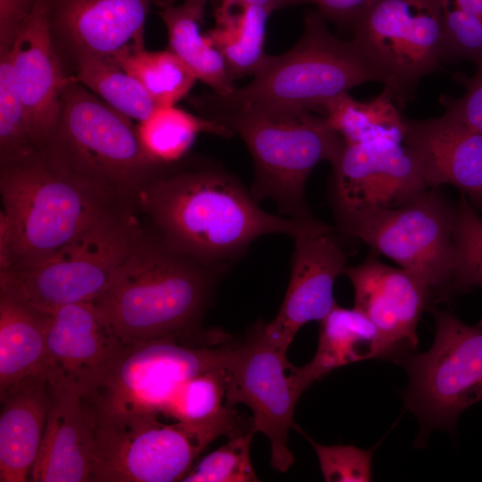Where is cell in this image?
<instances>
[{
	"instance_id": "cell-1",
	"label": "cell",
	"mask_w": 482,
	"mask_h": 482,
	"mask_svg": "<svg viewBox=\"0 0 482 482\" xmlns=\"http://www.w3.org/2000/svg\"><path fill=\"white\" fill-rule=\"evenodd\" d=\"M133 209L167 246L222 275L258 237L295 238L317 219L299 222L264 211L237 176L199 157L167 166L139 190Z\"/></svg>"
},
{
	"instance_id": "cell-2",
	"label": "cell",
	"mask_w": 482,
	"mask_h": 482,
	"mask_svg": "<svg viewBox=\"0 0 482 482\" xmlns=\"http://www.w3.org/2000/svg\"><path fill=\"white\" fill-rule=\"evenodd\" d=\"M0 270L40 262L129 210L46 145L0 157Z\"/></svg>"
},
{
	"instance_id": "cell-3",
	"label": "cell",
	"mask_w": 482,
	"mask_h": 482,
	"mask_svg": "<svg viewBox=\"0 0 482 482\" xmlns=\"http://www.w3.org/2000/svg\"><path fill=\"white\" fill-rule=\"evenodd\" d=\"M224 275L143 233L107 289L92 302L124 345L199 335Z\"/></svg>"
},
{
	"instance_id": "cell-4",
	"label": "cell",
	"mask_w": 482,
	"mask_h": 482,
	"mask_svg": "<svg viewBox=\"0 0 482 482\" xmlns=\"http://www.w3.org/2000/svg\"><path fill=\"white\" fill-rule=\"evenodd\" d=\"M189 101L200 116L243 139L253 162L250 191L259 203L271 200L278 214L299 222L315 219L306 200L307 179L318 163L331 162L343 145L324 116L287 105H229L209 91Z\"/></svg>"
},
{
	"instance_id": "cell-5",
	"label": "cell",
	"mask_w": 482,
	"mask_h": 482,
	"mask_svg": "<svg viewBox=\"0 0 482 482\" xmlns=\"http://www.w3.org/2000/svg\"><path fill=\"white\" fill-rule=\"evenodd\" d=\"M87 403L95 423L91 482L182 481L212 441L252 427L226 405L211 420L185 423L162 421L159 411L105 410Z\"/></svg>"
},
{
	"instance_id": "cell-6",
	"label": "cell",
	"mask_w": 482,
	"mask_h": 482,
	"mask_svg": "<svg viewBox=\"0 0 482 482\" xmlns=\"http://www.w3.org/2000/svg\"><path fill=\"white\" fill-rule=\"evenodd\" d=\"M43 145L130 211L139 190L170 165L149 154L130 118L72 76L61 94L57 120Z\"/></svg>"
},
{
	"instance_id": "cell-7",
	"label": "cell",
	"mask_w": 482,
	"mask_h": 482,
	"mask_svg": "<svg viewBox=\"0 0 482 482\" xmlns=\"http://www.w3.org/2000/svg\"><path fill=\"white\" fill-rule=\"evenodd\" d=\"M247 85L226 95L209 91L225 104H278L322 114L324 105L355 86L383 84L377 68L353 39L336 37L320 12L304 17V30L287 52L269 55Z\"/></svg>"
},
{
	"instance_id": "cell-8",
	"label": "cell",
	"mask_w": 482,
	"mask_h": 482,
	"mask_svg": "<svg viewBox=\"0 0 482 482\" xmlns=\"http://www.w3.org/2000/svg\"><path fill=\"white\" fill-rule=\"evenodd\" d=\"M428 188L395 208H368L337 220L338 231L356 237L396 262L426 287L432 309L453 300L456 204Z\"/></svg>"
},
{
	"instance_id": "cell-9",
	"label": "cell",
	"mask_w": 482,
	"mask_h": 482,
	"mask_svg": "<svg viewBox=\"0 0 482 482\" xmlns=\"http://www.w3.org/2000/svg\"><path fill=\"white\" fill-rule=\"evenodd\" d=\"M143 230L135 212L117 211L44 260L0 270V284L48 313L92 303L107 289Z\"/></svg>"
},
{
	"instance_id": "cell-10",
	"label": "cell",
	"mask_w": 482,
	"mask_h": 482,
	"mask_svg": "<svg viewBox=\"0 0 482 482\" xmlns=\"http://www.w3.org/2000/svg\"><path fill=\"white\" fill-rule=\"evenodd\" d=\"M430 312L435 320L431 347L396 361L408 374L403 402L420 421V446L432 430L453 431L459 416L482 399V320L471 326L451 311L435 307Z\"/></svg>"
},
{
	"instance_id": "cell-11",
	"label": "cell",
	"mask_w": 482,
	"mask_h": 482,
	"mask_svg": "<svg viewBox=\"0 0 482 482\" xmlns=\"http://www.w3.org/2000/svg\"><path fill=\"white\" fill-rule=\"evenodd\" d=\"M202 334L124 345L103 385L87 401L105 410L162 412L184 382L230 365L238 344L187 343Z\"/></svg>"
},
{
	"instance_id": "cell-12",
	"label": "cell",
	"mask_w": 482,
	"mask_h": 482,
	"mask_svg": "<svg viewBox=\"0 0 482 482\" xmlns=\"http://www.w3.org/2000/svg\"><path fill=\"white\" fill-rule=\"evenodd\" d=\"M352 25L353 40L400 104L444 60L441 0H373Z\"/></svg>"
},
{
	"instance_id": "cell-13",
	"label": "cell",
	"mask_w": 482,
	"mask_h": 482,
	"mask_svg": "<svg viewBox=\"0 0 482 482\" xmlns=\"http://www.w3.org/2000/svg\"><path fill=\"white\" fill-rule=\"evenodd\" d=\"M262 321L238 344L228 369L225 405L246 404L253 412L252 430L270 443L272 467L286 472L295 457L287 446L288 432L295 427L294 411L301 395L286 353L264 334Z\"/></svg>"
},
{
	"instance_id": "cell-14",
	"label": "cell",
	"mask_w": 482,
	"mask_h": 482,
	"mask_svg": "<svg viewBox=\"0 0 482 482\" xmlns=\"http://www.w3.org/2000/svg\"><path fill=\"white\" fill-rule=\"evenodd\" d=\"M330 164L337 220L368 208L404 205L428 189L416 157L403 141L343 142Z\"/></svg>"
},
{
	"instance_id": "cell-15",
	"label": "cell",
	"mask_w": 482,
	"mask_h": 482,
	"mask_svg": "<svg viewBox=\"0 0 482 482\" xmlns=\"http://www.w3.org/2000/svg\"><path fill=\"white\" fill-rule=\"evenodd\" d=\"M294 240L287 294L276 317L262 324L265 336L284 352L304 324L320 322L337 304L335 282L347 267L340 232L319 219Z\"/></svg>"
},
{
	"instance_id": "cell-16",
	"label": "cell",
	"mask_w": 482,
	"mask_h": 482,
	"mask_svg": "<svg viewBox=\"0 0 482 482\" xmlns=\"http://www.w3.org/2000/svg\"><path fill=\"white\" fill-rule=\"evenodd\" d=\"M123 345L92 303L63 306L52 313L44 374L51 386L90 399Z\"/></svg>"
},
{
	"instance_id": "cell-17",
	"label": "cell",
	"mask_w": 482,
	"mask_h": 482,
	"mask_svg": "<svg viewBox=\"0 0 482 482\" xmlns=\"http://www.w3.org/2000/svg\"><path fill=\"white\" fill-rule=\"evenodd\" d=\"M152 4L167 0H48L51 33L65 69L76 59L113 60L145 48V21ZM67 71V70H66Z\"/></svg>"
},
{
	"instance_id": "cell-18",
	"label": "cell",
	"mask_w": 482,
	"mask_h": 482,
	"mask_svg": "<svg viewBox=\"0 0 482 482\" xmlns=\"http://www.w3.org/2000/svg\"><path fill=\"white\" fill-rule=\"evenodd\" d=\"M353 285L354 306L374 324L396 361L415 350L422 312L431 310L428 290L412 274L370 254L344 270Z\"/></svg>"
},
{
	"instance_id": "cell-19",
	"label": "cell",
	"mask_w": 482,
	"mask_h": 482,
	"mask_svg": "<svg viewBox=\"0 0 482 482\" xmlns=\"http://www.w3.org/2000/svg\"><path fill=\"white\" fill-rule=\"evenodd\" d=\"M404 144L416 157L428 188L452 185L482 211V134L453 116L404 118Z\"/></svg>"
},
{
	"instance_id": "cell-20",
	"label": "cell",
	"mask_w": 482,
	"mask_h": 482,
	"mask_svg": "<svg viewBox=\"0 0 482 482\" xmlns=\"http://www.w3.org/2000/svg\"><path fill=\"white\" fill-rule=\"evenodd\" d=\"M11 51L33 142L43 145L57 120L61 94L71 77L53 40L48 0L37 1Z\"/></svg>"
},
{
	"instance_id": "cell-21",
	"label": "cell",
	"mask_w": 482,
	"mask_h": 482,
	"mask_svg": "<svg viewBox=\"0 0 482 482\" xmlns=\"http://www.w3.org/2000/svg\"><path fill=\"white\" fill-rule=\"evenodd\" d=\"M50 403L29 481L91 482L95 423L85 398L49 384Z\"/></svg>"
},
{
	"instance_id": "cell-22",
	"label": "cell",
	"mask_w": 482,
	"mask_h": 482,
	"mask_svg": "<svg viewBox=\"0 0 482 482\" xmlns=\"http://www.w3.org/2000/svg\"><path fill=\"white\" fill-rule=\"evenodd\" d=\"M0 481H29L43 438L50 403L44 374L0 395Z\"/></svg>"
},
{
	"instance_id": "cell-23",
	"label": "cell",
	"mask_w": 482,
	"mask_h": 482,
	"mask_svg": "<svg viewBox=\"0 0 482 482\" xmlns=\"http://www.w3.org/2000/svg\"><path fill=\"white\" fill-rule=\"evenodd\" d=\"M51 320L52 313L0 284V395L44 374Z\"/></svg>"
},
{
	"instance_id": "cell-24",
	"label": "cell",
	"mask_w": 482,
	"mask_h": 482,
	"mask_svg": "<svg viewBox=\"0 0 482 482\" xmlns=\"http://www.w3.org/2000/svg\"><path fill=\"white\" fill-rule=\"evenodd\" d=\"M390 358L387 346L369 318L361 311L337 303L320 321L316 353L310 362L291 369L302 395L313 382L341 366L372 359Z\"/></svg>"
},
{
	"instance_id": "cell-25",
	"label": "cell",
	"mask_w": 482,
	"mask_h": 482,
	"mask_svg": "<svg viewBox=\"0 0 482 482\" xmlns=\"http://www.w3.org/2000/svg\"><path fill=\"white\" fill-rule=\"evenodd\" d=\"M208 0H183L169 4L160 12L168 34L167 49L175 54L193 71L196 79L226 95L235 89L224 60L202 32Z\"/></svg>"
},
{
	"instance_id": "cell-26",
	"label": "cell",
	"mask_w": 482,
	"mask_h": 482,
	"mask_svg": "<svg viewBox=\"0 0 482 482\" xmlns=\"http://www.w3.org/2000/svg\"><path fill=\"white\" fill-rule=\"evenodd\" d=\"M272 12L245 4L234 8H214L215 25L205 32L221 54L229 78L253 76L265 63L266 24Z\"/></svg>"
},
{
	"instance_id": "cell-27",
	"label": "cell",
	"mask_w": 482,
	"mask_h": 482,
	"mask_svg": "<svg viewBox=\"0 0 482 482\" xmlns=\"http://www.w3.org/2000/svg\"><path fill=\"white\" fill-rule=\"evenodd\" d=\"M394 101L391 91L386 87L369 102L355 100L345 92L329 100L321 115L346 145L378 138L403 141L404 118Z\"/></svg>"
},
{
	"instance_id": "cell-28",
	"label": "cell",
	"mask_w": 482,
	"mask_h": 482,
	"mask_svg": "<svg viewBox=\"0 0 482 482\" xmlns=\"http://www.w3.org/2000/svg\"><path fill=\"white\" fill-rule=\"evenodd\" d=\"M137 130L149 154L164 165L185 158L200 133L234 136L226 127L175 105L157 107L148 118L138 122Z\"/></svg>"
},
{
	"instance_id": "cell-29",
	"label": "cell",
	"mask_w": 482,
	"mask_h": 482,
	"mask_svg": "<svg viewBox=\"0 0 482 482\" xmlns=\"http://www.w3.org/2000/svg\"><path fill=\"white\" fill-rule=\"evenodd\" d=\"M66 70L70 76L131 120L142 121L159 107L144 87L112 59L83 56Z\"/></svg>"
},
{
	"instance_id": "cell-30",
	"label": "cell",
	"mask_w": 482,
	"mask_h": 482,
	"mask_svg": "<svg viewBox=\"0 0 482 482\" xmlns=\"http://www.w3.org/2000/svg\"><path fill=\"white\" fill-rule=\"evenodd\" d=\"M115 61L134 77L158 106H171L187 96L196 77L171 51H124Z\"/></svg>"
},
{
	"instance_id": "cell-31",
	"label": "cell",
	"mask_w": 482,
	"mask_h": 482,
	"mask_svg": "<svg viewBox=\"0 0 482 482\" xmlns=\"http://www.w3.org/2000/svg\"><path fill=\"white\" fill-rule=\"evenodd\" d=\"M229 367L184 382L163 407L162 416L185 423H200L217 416L225 407Z\"/></svg>"
},
{
	"instance_id": "cell-32",
	"label": "cell",
	"mask_w": 482,
	"mask_h": 482,
	"mask_svg": "<svg viewBox=\"0 0 482 482\" xmlns=\"http://www.w3.org/2000/svg\"><path fill=\"white\" fill-rule=\"evenodd\" d=\"M453 239L458 294L482 287V217L463 194L456 204Z\"/></svg>"
},
{
	"instance_id": "cell-33",
	"label": "cell",
	"mask_w": 482,
	"mask_h": 482,
	"mask_svg": "<svg viewBox=\"0 0 482 482\" xmlns=\"http://www.w3.org/2000/svg\"><path fill=\"white\" fill-rule=\"evenodd\" d=\"M11 50L0 52V157L36 145Z\"/></svg>"
},
{
	"instance_id": "cell-34",
	"label": "cell",
	"mask_w": 482,
	"mask_h": 482,
	"mask_svg": "<svg viewBox=\"0 0 482 482\" xmlns=\"http://www.w3.org/2000/svg\"><path fill=\"white\" fill-rule=\"evenodd\" d=\"M252 430L230 437L229 441L193 465L183 482L259 481L250 459Z\"/></svg>"
},
{
	"instance_id": "cell-35",
	"label": "cell",
	"mask_w": 482,
	"mask_h": 482,
	"mask_svg": "<svg viewBox=\"0 0 482 482\" xmlns=\"http://www.w3.org/2000/svg\"><path fill=\"white\" fill-rule=\"evenodd\" d=\"M443 10V59L482 62V19L441 0Z\"/></svg>"
},
{
	"instance_id": "cell-36",
	"label": "cell",
	"mask_w": 482,
	"mask_h": 482,
	"mask_svg": "<svg viewBox=\"0 0 482 482\" xmlns=\"http://www.w3.org/2000/svg\"><path fill=\"white\" fill-rule=\"evenodd\" d=\"M317 454L322 475L328 482H368L372 480L374 448L353 445H324L308 437Z\"/></svg>"
},
{
	"instance_id": "cell-37",
	"label": "cell",
	"mask_w": 482,
	"mask_h": 482,
	"mask_svg": "<svg viewBox=\"0 0 482 482\" xmlns=\"http://www.w3.org/2000/svg\"><path fill=\"white\" fill-rule=\"evenodd\" d=\"M471 77L457 76L465 87L460 97L440 96L445 112L482 134V62Z\"/></svg>"
},
{
	"instance_id": "cell-38",
	"label": "cell",
	"mask_w": 482,
	"mask_h": 482,
	"mask_svg": "<svg viewBox=\"0 0 482 482\" xmlns=\"http://www.w3.org/2000/svg\"><path fill=\"white\" fill-rule=\"evenodd\" d=\"M37 0H0V52L11 50Z\"/></svg>"
},
{
	"instance_id": "cell-39",
	"label": "cell",
	"mask_w": 482,
	"mask_h": 482,
	"mask_svg": "<svg viewBox=\"0 0 482 482\" xmlns=\"http://www.w3.org/2000/svg\"><path fill=\"white\" fill-rule=\"evenodd\" d=\"M373 0H294L295 4L311 3L327 19L353 24L356 18Z\"/></svg>"
},
{
	"instance_id": "cell-40",
	"label": "cell",
	"mask_w": 482,
	"mask_h": 482,
	"mask_svg": "<svg viewBox=\"0 0 482 482\" xmlns=\"http://www.w3.org/2000/svg\"><path fill=\"white\" fill-rule=\"evenodd\" d=\"M245 4L264 7L273 12L295 3L294 0H219L215 7L229 9Z\"/></svg>"
},
{
	"instance_id": "cell-41",
	"label": "cell",
	"mask_w": 482,
	"mask_h": 482,
	"mask_svg": "<svg viewBox=\"0 0 482 482\" xmlns=\"http://www.w3.org/2000/svg\"><path fill=\"white\" fill-rule=\"evenodd\" d=\"M461 9L482 19V0H449Z\"/></svg>"
},
{
	"instance_id": "cell-42",
	"label": "cell",
	"mask_w": 482,
	"mask_h": 482,
	"mask_svg": "<svg viewBox=\"0 0 482 482\" xmlns=\"http://www.w3.org/2000/svg\"><path fill=\"white\" fill-rule=\"evenodd\" d=\"M170 4H172L173 0H167Z\"/></svg>"
}]
</instances>
